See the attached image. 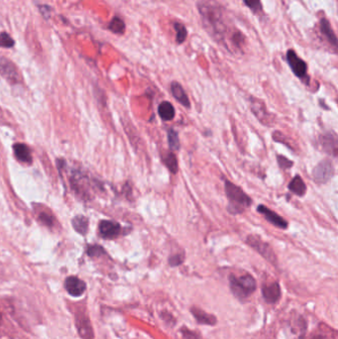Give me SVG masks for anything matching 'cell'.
I'll return each mask as SVG.
<instances>
[{
    "mask_svg": "<svg viewBox=\"0 0 338 339\" xmlns=\"http://www.w3.org/2000/svg\"><path fill=\"white\" fill-rule=\"evenodd\" d=\"M199 10L202 15L205 28L213 38L218 40V42L226 40V33H229L232 36L240 33L239 31H232L228 28L224 21V10L222 6L215 1H203L202 4H199Z\"/></svg>",
    "mask_w": 338,
    "mask_h": 339,
    "instance_id": "obj_1",
    "label": "cell"
},
{
    "mask_svg": "<svg viewBox=\"0 0 338 339\" xmlns=\"http://www.w3.org/2000/svg\"><path fill=\"white\" fill-rule=\"evenodd\" d=\"M224 190L226 198L229 201L227 211L230 213L239 214L251 207V198L238 186L229 181H225Z\"/></svg>",
    "mask_w": 338,
    "mask_h": 339,
    "instance_id": "obj_2",
    "label": "cell"
},
{
    "mask_svg": "<svg viewBox=\"0 0 338 339\" xmlns=\"http://www.w3.org/2000/svg\"><path fill=\"white\" fill-rule=\"evenodd\" d=\"M229 285L232 294L239 299H245L250 297L257 289L256 280L251 275H242L229 277Z\"/></svg>",
    "mask_w": 338,
    "mask_h": 339,
    "instance_id": "obj_3",
    "label": "cell"
},
{
    "mask_svg": "<svg viewBox=\"0 0 338 339\" xmlns=\"http://www.w3.org/2000/svg\"><path fill=\"white\" fill-rule=\"evenodd\" d=\"M246 243L252 247L255 251H257L263 258H265L267 261H269L274 266L277 265V257L274 253L272 247L264 242L260 237L255 235H249L246 239Z\"/></svg>",
    "mask_w": 338,
    "mask_h": 339,
    "instance_id": "obj_4",
    "label": "cell"
},
{
    "mask_svg": "<svg viewBox=\"0 0 338 339\" xmlns=\"http://www.w3.org/2000/svg\"><path fill=\"white\" fill-rule=\"evenodd\" d=\"M335 171L331 161L324 160L318 163L312 171L313 181L318 185H324L328 183L333 177Z\"/></svg>",
    "mask_w": 338,
    "mask_h": 339,
    "instance_id": "obj_5",
    "label": "cell"
},
{
    "mask_svg": "<svg viewBox=\"0 0 338 339\" xmlns=\"http://www.w3.org/2000/svg\"><path fill=\"white\" fill-rule=\"evenodd\" d=\"M287 61L296 77L301 80H304L305 78H307V75H306L307 66L305 62L296 55L294 50H289L287 52Z\"/></svg>",
    "mask_w": 338,
    "mask_h": 339,
    "instance_id": "obj_6",
    "label": "cell"
},
{
    "mask_svg": "<svg viewBox=\"0 0 338 339\" xmlns=\"http://www.w3.org/2000/svg\"><path fill=\"white\" fill-rule=\"evenodd\" d=\"M0 75L11 84H17L20 81L15 65L5 58H0Z\"/></svg>",
    "mask_w": 338,
    "mask_h": 339,
    "instance_id": "obj_7",
    "label": "cell"
},
{
    "mask_svg": "<svg viewBox=\"0 0 338 339\" xmlns=\"http://www.w3.org/2000/svg\"><path fill=\"white\" fill-rule=\"evenodd\" d=\"M121 226L119 223L111 220H102L99 224L100 236L104 239H114L121 233Z\"/></svg>",
    "mask_w": 338,
    "mask_h": 339,
    "instance_id": "obj_8",
    "label": "cell"
},
{
    "mask_svg": "<svg viewBox=\"0 0 338 339\" xmlns=\"http://www.w3.org/2000/svg\"><path fill=\"white\" fill-rule=\"evenodd\" d=\"M257 212H260L261 214H263L264 217L266 218V220H268L274 226H276L278 228H281V229H287L288 228V225H289L288 221L285 220L278 213L271 211L269 208L261 205V206H258Z\"/></svg>",
    "mask_w": 338,
    "mask_h": 339,
    "instance_id": "obj_9",
    "label": "cell"
},
{
    "mask_svg": "<svg viewBox=\"0 0 338 339\" xmlns=\"http://www.w3.org/2000/svg\"><path fill=\"white\" fill-rule=\"evenodd\" d=\"M65 288L67 292L73 296V297H81L85 290H86V285L85 282L78 277H69L66 282H65Z\"/></svg>",
    "mask_w": 338,
    "mask_h": 339,
    "instance_id": "obj_10",
    "label": "cell"
},
{
    "mask_svg": "<svg viewBox=\"0 0 338 339\" xmlns=\"http://www.w3.org/2000/svg\"><path fill=\"white\" fill-rule=\"evenodd\" d=\"M319 145L321 146V150L333 155L334 157L337 155V138L336 135L332 132L326 133L320 136Z\"/></svg>",
    "mask_w": 338,
    "mask_h": 339,
    "instance_id": "obj_11",
    "label": "cell"
},
{
    "mask_svg": "<svg viewBox=\"0 0 338 339\" xmlns=\"http://www.w3.org/2000/svg\"><path fill=\"white\" fill-rule=\"evenodd\" d=\"M262 296L268 303L277 302L282 296L280 285L278 283L264 285L262 288Z\"/></svg>",
    "mask_w": 338,
    "mask_h": 339,
    "instance_id": "obj_12",
    "label": "cell"
},
{
    "mask_svg": "<svg viewBox=\"0 0 338 339\" xmlns=\"http://www.w3.org/2000/svg\"><path fill=\"white\" fill-rule=\"evenodd\" d=\"M171 91H172L173 96L176 98L178 102H180L186 108H191V102H190L189 96L186 93L183 86L178 82H173L171 84Z\"/></svg>",
    "mask_w": 338,
    "mask_h": 339,
    "instance_id": "obj_13",
    "label": "cell"
},
{
    "mask_svg": "<svg viewBox=\"0 0 338 339\" xmlns=\"http://www.w3.org/2000/svg\"><path fill=\"white\" fill-rule=\"evenodd\" d=\"M251 110L255 114V116L261 121V123L265 124V125H271V115L268 114V112L266 111L265 105L258 100H254L252 99L251 102Z\"/></svg>",
    "mask_w": 338,
    "mask_h": 339,
    "instance_id": "obj_14",
    "label": "cell"
},
{
    "mask_svg": "<svg viewBox=\"0 0 338 339\" xmlns=\"http://www.w3.org/2000/svg\"><path fill=\"white\" fill-rule=\"evenodd\" d=\"M191 312L193 313L194 317L197 319V321L201 324H206V325H215L217 322L216 317L213 314H210L206 312L205 310L201 309L200 307L193 306L191 308Z\"/></svg>",
    "mask_w": 338,
    "mask_h": 339,
    "instance_id": "obj_15",
    "label": "cell"
},
{
    "mask_svg": "<svg viewBox=\"0 0 338 339\" xmlns=\"http://www.w3.org/2000/svg\"><path fill=\"white\" fill-rule=\"evenodd\" d=\"M77 327L79 329L80 335L84 339H93L92 328L89 322V319L84 315L77 316Z\"/></svg>",
    "mask_w": 338,
    "mask_h": 339,
    "instance_id": "obj_16",
    "label": "cell"
},
{
    "mask_svg": "<svg viewBox=\"0 0 338 339\" xmlns=\"http://www.w3.org/2000/svg\"><path fill=\"white\" fill-rule=\"evenodd\" d=\"M319 28H320V32L323 35V37L330 43L333 47L337 46V38L335 33L333 32L329 21L326 18H321L320 19V23H319Z\"/></svg>",
    "mask_w": 338,
    "mask_h": 339,
    "instance_id": "obj_17",
    "label": "cell"
},
{
    "mask_svg": "<svg viewBox=\"0 0 338 339\" xmlns=\"http://www.w3.org/2000/svg\"><path fill=\"white\" fill-rule=\"evenodd\" d=\"M13 150H14V154L15 157L23 163H31L32 162V156L30 153V149L25 145V144H15L13 146Z\"/></svg>",
    "mask_w": 338,
    "mask_h": 339,
    "instance_id": "obj_18",
    "label": "cell"
},
{
    "mask_svg": "<svg viewBox=\"0 0 338 339\" xmlns=\"http://www.w3.org/2000/svg\"><path fill=\"white\" fill-rule=\"evenodd\" d=\"M158 113H159V116L161 117L162 120L171 121V120L174 119L176 111H175V107L173 106V104L171 102L163 101L159 104Z\"/></svg>",
    "mask_w": 338,
    "mask_h": 339,
    "instance_id": "obj_19",
    "label": "cell"
},
{
    "mask_svg": "<svg viewBox=\"0 0 338 339\" xmlns=\"http://www.w3.org/2000/svg\"><path fill=\"white\" fill-rule=\"evenodd\" d=\"M289 190L298 197H303L306 193V186L299 176H296L289 184Z\"/></svg>",
    "mask_w": 338,
    "mask_h": 339,
    "instance_id": "obj_20",
    "label": "cell"
},
{
    "mask_svg": "<svg viewBox=\"0 0 338 339\" xmlns=\"http://www.w3.org/2000/svg\"><path fill=\"white\" fill-rule=\"evenodd\" d=\"M75 230L81 234H85L88 228V219L85 216H77L72 221Z\"/></svg>",
    "mask_w": 338,
    "mask_h": 339,
    "instance_id": "obj_21",
    "label": "cell"
},
{
    "mask_svg": "<svg viewBox=\"0 0 338 339\" xmlns=\"http://www.w3.org/2000/svg\"><path fill=\"white\" fill-rule=\"evenodd\" d=\"M108 29L114 34H123L125 31V23L119 17H114L108 25Z\"/></svg>",
    "mask_w": 338,
    "mask_h": 339,
    "instance_id": "obj_22",
    "label": "cell"
},
{
    "mask_svg": "<svg viewBox=\"0 0 338 339\" xmlns=\"http://www.w3.org/2000/svg\"><path fill=\"white\" fill-rule=\"evenodd\" d=\"M164 164L170 169V172H172L173 174L178 173L179 164H178V160H177V157L175 156V154L168 153L166 156H164Z\"/></svg>",
    "mask_w": 338,
    "mask_h": 339,
    "instance_id": "obj_23",
    "label": "cell"
},
{
    "mask_svg": "<svg viewBox=\"0 0 338 339\" xmlns=\"http://www.w3.org/2000/svg\"><path fill=\"white\" fill-rule=\"evenodd\" d=\"M174 28L176 30V40L178 44H183L186 41L187 36H188V30L185 27V25H183L182 23H175L174 24Z\"/></svg>",
    "mask_w": 338,
    "mask_h": 339,
    "instance_id": "obj_24",
    "label": "cell"
},
{
    "mask_svg": "<svg viewBox=\"0 0 338 339\" xmlns=\"http://www.w3.org/2000/svg\"><path fill=\"white\" fill-rule=\"evenodd\" d=\"M168 143L171 150L179 151L180 150V139L179 134L174 129H170L168 131Z\"/></svg>",
    "mask_w": 338,
    "mask_h": 339,
    "instance_id": "obj_25",
    "label": "cell"
},
{
    "mask_svg": "<svg viewBox=\"0 0 338 339\" xmlns=\"http://www.w3.org/2000/svg\"><path fill=\"white\" fill-rule=\"evenodd\" d=\"M14 40L5 32L0 34V47L1 48H12L14 46Z\"/></svg>",
    "mask_w": 338,
    "mask_h": 339,
    "instance_id": "obj_26",
    "label": "cell"
},
{
    "mask_svg": "<svg viewBox=\"0 0 338 339\" xmlns=\"http://www.w3.org/2000/svg\"><path fill=\"white\" fill-rule=\"evenodd\" d=\"M277 161H278L279 167L282 169H290V168H292L294 166L293 161H291V160H289L286 157L281 156V155L277 156Z\"/></svg>",
    "mask_w": 338,
    "mask_h": 339,
    "instance_id": "obj_27",
    "label": "cell"
},
{
    "mask_svg": "<svg viewBox=\"0 0 338 339\" xmlns=\"http://www.w3.org/2000/svg\"><path fill=\"white\" fill-rule=\"evenodd\" d=\"M244 3L254 12L262 11V4L261 0H244Z\"/></svg>",
    "mask_w": 338,
    "mask_h": 339,
    "instance_id": "obj_28",
    "label": "cell"
},
{
    "mask_svg": "<svg viewBox=\"0 0 338 339\" xmlns=\"http://www.w3.org/2000/svg\"><path fill=\"white\" fill-rule=\"evenodd\" d=\"M183 262H184V257L182 255H173V256H171L169 258L170 266H172V267L180 266Z\"/></svg>",
    "mask_w": 338,
    "mask_h": 339,
    "instance_id": "obj_29",
    "label": "cell"
},
{
    "mask_svg": "<svg viewBox=\"0 0 338 339\" xmlns=\"http://www.w3.org/2000/svg\"><path fill=\"white\" fill-rule=\"evenodd\" d=\"M87 254L89 255L90 257H97L100 255L104 254V251L102 249V247L100 246H90L87 248Z\"/></svg>",
    "mask_w": 338,
    "mask_h": 339,
    "instance_id": "obj_30",
    "label": "cell"
},
{
    "mask_svg": "<svg viewBox=\"0 0 338 339\" xmlns=\"http://www.w3.org/2000/svg\"><path fill=\"white\" fill-rule=\"evenodd\" d=\"M40 220L42 221V223H44L45 225L47 226H52L53 225V219H52V216H50L49 214L47 213H42L40 215Z\"/></svg>",
    "mask_w": 338,
    "mask_h": 339,
    "instance_id": "obj_31",
    "label": "cell"
},
{
    "mask_svg": "<svg viewBox=\"0 0 338 339\" xmlns=\"http://www.w3.org/2000/svg\"><path fill=\"white\" fill-rule=\"evenodd\" d=\"M0 322H1V314H0Z\"/></svg>",
    "mask_w": 338,
    "mask_h": 339,
    "instance_id": "obj_32",
    "label": "cell"
}]
</instances>
